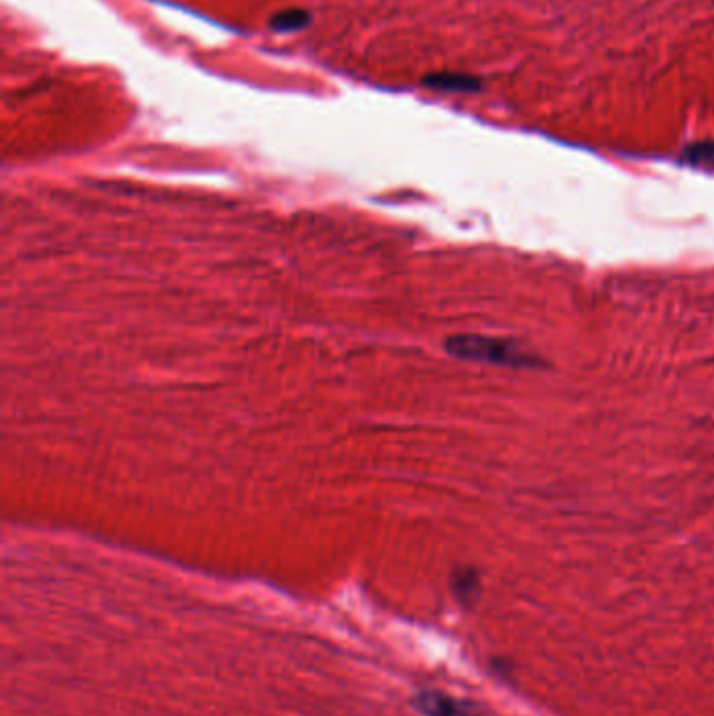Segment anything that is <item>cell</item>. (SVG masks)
<instances>
[{"instance_id":"6da1fadb","label":"cell","mask_w":714,"mask_h":716,"mask_svg":"<svg viewBox=\"0 0 714 716\" xmlns=\"http://www.w3.org/2000/svg\"><path fill=\"white\" fill-rule=\"evenodd\" d=\"M446 350L455 357L491 362V365H505V367L534 365L532 357L524 353L516 342L484 337V335H455L446 342Z\"/></svg>"},{"instance_id":"7a4b0ae2","label":"cell","mask_w":714,"mask_h":716,"mask_svg":"<svg viewBox=\"0 0 714 716\" xmlns=\"http://www.w3.org/2000/svg\"><path fill=\"white\" fill-rule=\"evenodd\" d=\"M419 713L426 716H482V711L469 702L440 691H423L415 700Z\"/></svg>"}]
</instances>
